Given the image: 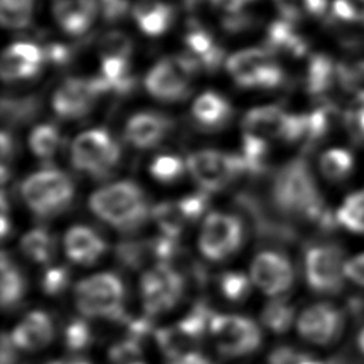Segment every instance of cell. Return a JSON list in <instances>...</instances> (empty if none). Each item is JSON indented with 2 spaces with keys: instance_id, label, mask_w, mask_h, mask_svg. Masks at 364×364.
Here are the masks:
<instances>
[{
  "instance_id": "1",
  "label": "cell",
  "mask_w": 364,
  "mask_h": 364,
  "mask_svg": "<svg viewBox=\"0 0 364 364\" xmlns=\"http://www.w3.org/2000/svg\"><path fill=\"white\" fill-rule=\"evenodd\" d=\"M272 199L276 209L286 216L304 218L321 226L333 223L314 176L301 159H293L276 172L272 182Z\"/></svg>"
},
{
  "instance_id": "2",
  "label": "cell",
  "mask_w": 364,
  "mask_h": 364,
  "mask_svg": "<svg viewBox=\"0 0 364 364\" xmlns=\"http://www.w3.org/2000/svg\"><path fill=\"white\" fill-rule=\"evenodd\" d=\"M88 203L100 219L121 232L139 229L149 215L145 192L131 181H119L95 191Z\"/></svg>"
},
{
  "instance_id": "3",
  "label": "cell",
  "mask_w": 364,
  "mask_h": 364,
  "mask_svg": "<svg viewBox=\"0 0 364 364\" xmlns=\"http://www.w3.org/2000/svg\"><path fill=\"white\" fill-rule=\"evenodd\" d=\"M124 284L112 273L90 276L74 289L75 304L87 317H104L114 321H127L124 311Z\"/></svg>"
},
{
  "instance_id": "4",
  "label": "cell",
  "mask_w": 364,
  "mask_h": 364,
  "mask_svg": "<svg viewBox=\"0 0 364 364\" xmlns=\"http://www.w3.org/2000/svg\"><path fill=\"white\" fill-rule=\"evenodd\" d=\"M21 195L33 213L51 218L68 208L74 196V183L63 171L44 168L24 179Z\"/></svg>"
},
{
  "instance_id": "5",
  "label": "cell",
  "mask_w": 364,
  "mask_h": 364,
  "mask_svg": "<svg viewBox=\"0 0 364 364\" xmlns=\"http://www.w3.org/2000/svg\"><path fill=\"white\" fill-rule=\"evenodd\" d=\"M121 158V148L111 134L102 128L81 132L73 142V165L94 178L109 175Z\"/></svg>"
},
{
  "instance_id": "6",
  "label": "cell",
  "mask_w": 364,
  "mask_h": 364,
  "mask_svg": "<svg viewBox=\"0 0 364 364\" xmlns=\"http://www.w3.org/2000/svg\"><path fill=\"white\" fill-rule=\"evenodd\" d=\"M186 168L205 192L220 191L242 173H247L242 155L213 149H202L188 155Z\"/></svg>"
},
{
  "instance_id": "7",
  "label": "cell",
  "mask_w": 364,
  "mask_h": 364,
  "mask_svg": "<svg viewBox=\"0 0 364 364\" xmlns=\"http://www.w3.org/2000/svg\"><path fill=\"white\" fill-rule=\"evenodd\" d=\"M200 70L192 54H182L158 61L145 77L148 92L162 101H179L189 92V82Z\"/></svg>"
},
{
  "instance_id": "8",
  "label": "cell",
  "mask_w": 364,
  "mask_h": 364,
  "mask_svg": "<svg viewBox=\"0 0 364 364\" xmlns=\"http://www.w3.org/2000/svg\"><path fill=\"white\" fill-rule=\"evenodd\" d=\"M226 67L237 85L246 88H274L284 81L283 70L267 48H245L232 54Z\"/></svg>"
},
{
  "instance_id": "9",
  "label": "cell",
  "mask_w": 364,
  "mask_h": 364,
  "mask_svg": "<svg viewBox=\"0 0 364 364\" xmlns=\"http://www.w3.org/2000/svg\"><path fill=\"white\" fill-rule=\"evenodd\" d=\"M218 350L228 357H240L255 351L262 341L257 324L237 314H213L209 326Z\"/></svg>"
},
{
  "instance_id": "10",
  "label": "cell",
  "mask_w": 364,
  "mask_h": 364,
  "mask_svg": "<svg viewBox=\"0 0 364 364\" xmlns=\"http://www.w3.org/2000/svg\"><path fill=\"white\" fill-rule=\"evenodd\" d=\"M243 226L237 216L223 212L209 213L199 235V249L210 260H223L242 245Z\"/></svg>"
},
{
  "instance_id": "11",
  "label": "cell",
  "mask_w": 364,
  "mask_h": 364,
  "mask_svg": "<svg viewBox=\"0 0 364 364\" xmlns=\"http://www.w3.org/2000/svg\"><path fill=\"white\" fill-rule=\"evenodd\" d=\"M344 266V253L337 245H314L306 252V279L309 286L316 291H338L346 276Z\"/></svg>"
},
{
  "instance_id": "12",
  "label": "cell",
  "mask_w": 364,
  "mask_h": 364,
  "mask_svg": "<svg viewBox=\"0 0 364 364\" xmlns=\"http://www.w3.org/2000/svg\"><path fill=\"white\" fill-rule=\"evenodd\" d=\"M142 303L149 316L172 309L183 293V277L169 263H158L141 279Z\"/></svg>"
},
{
  "instance_id": "13",
  "label": "cell",
  "mask_w": 364,
  "mask_h": 364,
  "mask_svg": "<svg viewBox=\"0 0 364 364\" xmlns=\"http://www.w3.org/2000/svg\"><path fill=\"white\" fill-rule=\"evenodd\" d=\"M109 92V87L100 75L95 78H68L53 95V109L64 119H77L87 115L97 98Z\"/></svg>"
},
{
  "instance_id": "14",
  "label": "cell",
  "mask_w": 364,
  "mask_h": 364,
  "mask_svg": "<svg viewBox=\"0 0 364 364\" xmlns=\"http://www.w3.org/2000/svg\"><path fill=\"white\" fill-rule=\"evenodd\" d=\"M252 280L266 294L277 296L293 284L294 270L284 255L264 250L252 263Z\"/></svg>"
},
{
  "instance_id": "15",
  "label": "cell",
  "mask_w": 364,
  "mask_h": 364,
  "mask_svg": "<svg viewBox=\"0 0 364 364\" xmlns=\"http://www.w3.org/2000/svg\"><path fill=\"white\" fill-rule=\"evenodd\" d=\"M343 327V316L328 303H316L307 307L297 320L300 336L314 344H328L337 338Z\"/></svg>"
},
{
  "instance_id": "16",
  "label": "cell",
  "mask_w": 364,
  "mask_h": 364,
  "mask_svg": "<svg viewBox=\"0 0 364 364\" xmlns=\"http://www.w3.org/2000/svg\"><path fill=\"white\" fill-rule=\"evenodd\" d=\"M46 60V51L37 44L27 41L14 43L3 53L1 77L4 81L33 78L40 73Z\"/></svg>"
},
{
  "instance_id": "17",
  "label": "cell",
  "mask_w": 364,
  "mask_h": 364,
  "mask_svg": "<svg viewBox=\"0 0 364 364\" xmlns=\"http://www.w3.org/2000/svg\"><path fill=\"white\" fill-rule=\"evenodd\" d=\"M169 117L158 112H138L125 125V139L135 148L146 149L158 145L171 131Z\"/></svg>"
},
{
  "instance_id": "18",
  "label": "cell",
  "mask_w": 364,
  "mask_h": 364,
  "mask_svg": "<svg viewBox=\"0 0 364 364\" xmlns=\"http://www.w3.org/2000/svg\"><path fill=\"white\" fill-rule=\"evenodd\" d=\"M97 10V0H53L57 24L71 36L82 34L94 21Z\"/></svg>"
},
{
  "instance_id": "19",
  "label": "cell",
  "mask_w": 364,
  "mask_h": 364,
  "mask_svg": "<svg viewBox=\"0 0 364 364\" xmlns=\"http://www.w3.org/2000/svg\"><path fill=\"white\" fill-rule=\"evenodd\" d=\"M64 249L67 256L80 264L97 262L107 249L105 240L87 226H73L64 236Z\"/></svg>"
},
{
  "instance_id": "20",
  "label": "cell",
  "mask_w": 364,
  "mask_h": 364,
  "mask_svg": "<svg viewBox=\"0 0 364 364\" xmlns=\"http://www.w3.org/2000/svg\"><path fill=\"white\" fill-rule=\"evenodd\" d=\"M11 341L24 350H38L46 347L54 337V326L44 311L28 313L13 330Z\"/></svg>"
},
{
  "instance_id": "21",
  "label": "cell",
  "mask_w": 364,
  "mask_h": 364,
  "mask_svg": "<svg viewBox=\"0 0 364 364\" xmlns=\"http://www.w3.org/2000/svg\"><path fill=\"white\" fill-rule=\"evenodd\" d=\"M287 112L276 105H264L250 109L243 119L245 132L264 138H280L283 136Z\"/></svg>"
},
{
  "instance_id": "22",
  "label": "cell",
  "mask_w": 364,
  "mask_h": 364,
  "mask_svg": "<svg viewBox=\"0 0 364 364\" xmlns=\"http://www.w3.org/2000/svg\"><path fill=\"white\" fill-rule=\"evenodd\" d=\"M131 14L139 28L152 37L165 33L173 18L172 7L161 0H138Z\"/></svg>"
},
{
  "instance_id": "23",
  "label": "cell",
  "mask_w": 364,
  "mask_h": 364,
  "mask_svg": "<svg viewBox=\"0 0 364 364\" xmlns=\"http://www.w3.org/2000/svg\"><path fill=\"white\" fill-rule=\"evenodd\" d=\"M192 115L203 128L216 129L223 127L232 115L230 104L216 92H203L192 107Z\"/></svg>"
},
{
  "instance_id": "24",
  "label": "cell",
  "mask_w": 364,
  "mask_h": 364,
  "mask_svg": "<svg viewBox=\"0 0 364 364\" xmlns=\"http://www.w3.org/2000/svg\"><path fill=\"white\" fill-rule=\"evenodd\" d=\"M185 44L189 50V54L198 60L200 68L213 71L223 61L225 53L222 47H219L212 36L199 26L191 28L185 37Z\"/></svg>"
},
{
  "instance_id": "25",
  "label": "cell",
  "mask_w": 364,
  "mask_h": 364,
  "mask_svg": "<svg viewBox=\"0 0 364 364\" xmlns=\"http://www.w3.org/2000/svg\"><path fill=\"white\" fill-rule=\"evenodd\" d=\"M267 50L272 53H284L293 57H301L307 51V43L300 34H297L294 23L283 18L269 26Z\"/></svg>"
},
{
  "instance_id": "26",
  "label": "cell",
  "mask_w": 364,
  "mask_h": 364,
  "mask_svg": "<svg viewBox=\"0 0 364 364\" xmlns=\"http://www.w3.org/2000/svg\"><path fill=\"white\" fill-rule=\"evenodd\" d=\"M338 80V64H334L331 58L324 54H316L310 58L307 65V90L313 95H321L333 82Z\"/></svg>"
},
{
  "instance_id": "27",
  "label": "cell",
  "mask_w": 364,
  "mask_h": 364,
  "mask_svg": "<svg viewBox=\"0 0 364 364\" xmlns=\"http://www.w3.org/2000/svg\"><path fill=\"white\" fill-rule=\"evenodd\" d=\"M26 293V280L21 272L9 262L6 253L1 255V306L14 307Z\"/></svg>"
},
{
  "instance_id": "28",
  "label": "cell",
  "mask_w": 364,
  "mask_h": 364,
  "mask_svg": "<svg viewBox=\"0 0 364 364\" xmlns=\"http://www.w3.org/2000/svg\"><path fill=\"white\" fill-rule=\"evenodd\" d=\"M23 253L37 263H47L55 252V240L44 229H33L26 233L20 242Z\"/></svg>"
},
{
  "instance_id": "29",
  "label": "cell",
  "mask_w": 364,
  "mask_h": 364,
  "mask_svg": "<svg viewBox=\"0 0 364 364\" xmlns=\"http://www.w3.org/2000/svg\"><path fill=\"white\" fill-rule=\"evenodd\" d=\"M40 101L33 97H4L1 101V118L9 125H18L30 121L37 115Z\"/></svg>"
},
{
  "instance_id": "30",
  "label": "cell",
  "mask_w": 364,
  "mask_h": 364,
  "mask_svg": "<svg viewBox=\"0 0 364 364\" xmlns=\"http://www.w3.org/2000/svg\"><path fill=\"white\" fill-rule=\"evenodd\" d=\"M152 218L161 232L169 237H179L188 220L185 219L178 202H162L152 209Z\"/></svg>"
},
{
  "instance_id": "31",
  "label": "cell",
  "mask_w": 364,
  "mask_h": 364,
  "mask_svg": "<svg viewBox=\"0 0 364 364\" xmlns=\"http://www.w3.org/2000/svg\"><path fill=\"white\" fill-rule=\"evenodd\" d=\"M354 168V158L347 149L333 148L326 151L320 158L321 173L331 181L347 178Z\"/></svg>"
},
{
  "instance_id": "32",
  "label": "cell",
  "mask_w": 364,
  "mask_h": 364,
  "mask_svg": "<svg viewBox=\"0 0 364 364\" xmlns=\"http://www.w3.org/2000/svg\"><path fill=\"white\" fill-rule=\"evenodd\" d=\"M337 222L351 232L364 233V191L346 198L337 210Z\"/></svg>"
},
{
  "instance_id": "33",
  "label": "cell",
  "mask_w": 364,
  "mask_h": 364,
  "mask_svg": "<svg viewBox=\"0 0 364 364\" xmlns=\"http://www.w3.org/2000/svg\"><path fill=\"white\" fill-rule=\"evenodd\" d=\"M294 318V307L284 299L269 301L262 311V323L276 333L286 331Z\"/></svg>"
},
{
  "instance_id": "34",
  "label": "cell",
  "mask_w": 364,
  "mask_h": 364,
  "mask_svg": "<svg viewBox=\"0 0 364 364\" xmlns=\"http://www.w3.org/2000/svg\"><path fill=\"white\" fill-rule=\"evenodd\" d=\"M34 0H0V18L7 28H23L31 21Z\"/></svg>"
},
{
  "instance_id": "35",
  "label": "cell",
  "mask_w": 364,
  "mask_h": 364,
  "mask_svg": "<svg viewBox=\"0 0 364 364\" xmlns=\"http://www.w3.org/2000/svg\"><path fill=\"white\" fill-rule=\"evenodd\" d=\"M60 141H61L60 132L51 124L37 125L31 131L30 138H28V144H30L33 154H36L37 156H40L43 159H47L54 155L55 149L60 145Z\"/></svg>"
},
{
  "instance_id": "36",
  "label": "cell",
  "mask_w": 364,
  "mask_h": 364,
  "mask_svg": "<svg viewBox=\"0 0 364 364\" xmlns=\"http://www.w3.org/2000/svg\"><path fill=\"white\" fill-rule=\"evenodd\" d=\"M266 155H267V141L257 135L243 132V145H242V156L247 166V173L256 175L262 173L266 166Z\"/></svg>"
},
{
  "instance_id": "37",
  "label": "cell",
  "mask_w": 364,
  "mask_h": 364,
  "mask_svg": "<svg viewBox=\"0 0 364 364\" xmlns=\"http://www.w3.org/2000/svg\"><path fill=\"white\" fill-rule=\"evenodd\" d=\"M118 260L129 269H139L149 257H154L151 240H128L117 246Z\"/></svg>"
},
{
  "instance_id": "38",
  "label": "cell",
  "mask_w": 364,
  "mask_h": 364,
  "mask_svg": "<svg viewBox=\"0 0 364 364\" xmlns=\"http://www.w3.org/2000/svg\"><path fill=\"white\" fill-rule=\"evenodd\" d=\"M338 82L346 91L364 102V60L353 64H338Z\"/></svg>"
},
{
  "instance_id": "39",
  "label": "cell",
  "mask_w": 364,
  "mask_h": 364,
  "mask_svg": "<svg viewBox=\"0 0 364 364\" xmlns=\"http://www.w3.org/2000/svg\"><path fill=\"white\" fill-rule=\"evenodd\" d=\"M132 53V41L122 31H108L100 41L101 58H125L128 60Z\"/></svg>"
},
{
  "instance_id": "40",
  "label": "cell",
  "mask_w": 364,
  "mask_h": 364,
  "mask_svg": "<svg viewBox=\"0 0 364 364\" xmlns=\"http://www.w3.org/2000/svg\"><path fill=\"white\" fill-rule=\"evenodd\" d=\"M183 169H185L183 161L178 155H172V154L158 155L149 166L152 176L166 183L179 179L183 173Z\"/></svg>"
},
{
  "instance_id": "41",
  "label": "cell",
  "mask_w": 364,
  "mask_h": 364,
  "mask_svg": "<svg viewBox=\"0 0 364 364\" xmlns=\"http://www.w3.org/2000/svg\"><path fill=\"white\" fill-rule=\"evenodd\" d=\"M223 296L232 301H242L250 291V280L242 272H228L219 277Z\"/></svg>"
},
{
  "instance_id": "42",
  "label": "cell",
  "mask_w": 364,
  "mask_h": 364,
  "mask_svg": "<svg viewBox=\"0 0 364 364\" xmlns=\"http://www.w3.org/2000/svg\"><path fill=\"white\" fill-rule=\"evenodd\" d=\"M91 328L90 326L80 318H74L68 323L64 331V340L68 348L82 350L91 343Z\"/></svg>"
},
{
  "instance_id": "43",
  "label": "cell",
  "mask_w": 364,
  "mask_h": 364,
  "mask_svg": "<svg viewBox=\"0 0 364 364\" xmlns=\"http://www.w3.org/2000/svg\"><path fill=\"white\" fill-rule=\"evenodd\" d=\"M70 282V270L65 266H53L41 277V289L47 294L61 293Z\"/></svg>"
},
{
  "instance_id": "44",
  "label": "cell",
  "mask_w": 364,
  "mask_h": 364,
  "mask_svg": "<svg viewBox=\"0 0 364 364\" xmlns=\"http://www.w3.org/2000/svg\"><path fill=\"white\" fill-rule=\"evenodd\" d=\"M108 355L112 364H136L142 361L139 343L131 338L114 344Z\"/></svg>"
},
{
  "instance_id": "45",
  "label": "cell",
  "mask_w": 364,
  "mask_h": 364,
  "mask_svg": "<svg viewBox=\"0 0 364 364\" xmlns=\"http://www.w3.org/2000/svg\"><path fill=\"white\" fill-rule=\"evenodd\" d=\"M176 202H178L182 213H183L185 219L188 222H193L198 218H200L203 215V212L206 210L208 203H209V198H208V193L203 191V192H198V193L183 196L182 199H179Z\"/></svg>"
},
{
  "instance_id": "46",
  "label": "cell",
  "mask_w": 364,
  "mask_h": 364,
  "mask_svg": "<svg viewBox=\"0 0 364 364\" xmlns=\"http://www.w3.org/2000/svg\"><path fill=\"white\" fill-rule=\"evenodd\" d=\"M306 354L291 347H279L269 355V364H300Z\"/></svg>"
},
{
  "instance_id": "47",
  "label": "cell",
  "mask_w": 364,
  "mask_h": 364,
  "mask_svg": "<svg viewBox=\"0 0 364 364\" xmlns=\"http://www.w3.org/2000/svg\"><path fill=\"white\" fill-rule=\"evenodd\" d=\"M284 20L296 23L304 11V0H274Z\"/></svg>"
},
{
  "instance_id": "48",
  "label": "cell",
  "mask_w": 364,
  "mask_h": 364,
  "mask_svg": "<svg viewBox=\"0 0 364 364\" xmlns=\"http://www.w3.org/2000/svg\"><path fill=\"white\" fill-rule=\"evenodd\" d=\"M344 273L346 277H348L354 283L364 286V253L355 255L354 257L346 260Z\"/></svg>"
},
{
  "instance_id": "49",
  "label": "cell",
  "mask_w": 364,
  "mask_h": 364,
  "mask_svg": "<svg viewBox=\"0 0 364 364\" xmlns=\"http://www.w3.org/2000/svg\"><path fill=\"white\" fill-rule=\"evenodd\" d=\"M127 327H128V333H129V338L134 341L142 340L144 337H146L151 330H152V323L149 320V317H141V318H128L127 321Z\"/></svg>"
},
{
  "instance_id": "50",
  "label": "cell",
  "mask_w": 364,
  "mask_h": 364,
  "mask_svg": "<svg viewBox=\"0 0 364 364\" xmlns=\"http://www.w3.org/2000/svg\"><path fill=\"white\" fill-rule=\"evenodd\" d=\"M97 6L101 9L107 20H118L127 11V0H97Z\"/></svg>"
},
{
  "instance_id": "51",
  "label": "cell",
  "mask_w": 364,
  "mask_h": 364,
  "mask_svg": "<svg viewBox=\"0 0 364 364\" xmlns=\"http://www.w3.org/2000/svg\"><path fill=\"white\" fill-rule=\"evenodd\" d=\"M250 1L252 0H210V4L216 10L222 11L228 16H232V14L240 13L243 10V7Z\"/></svg>"
},
{
  "instance_id": "52",
  "label": "cell",
  "mask_w": 364,
  "mask_h": 364,
  "mask_svg": "<svg viewBox=\"0 0 364 364\" xmlns=\"http://www.w3.org/2000/svg\"><path fill=\"white\" fill-rule=\"evenodd\" d=\"M347 118H348L350 128L353 129L354 135L364 141V107L357 109L355 112L350 114Z\"/></svg>"
},
{
  "instance_id": "53",
  "label": "cell",
  "mask_w": 364,
  "mask_h": 364,
  "mask_svg": "<svg viewBox=\"0 0 364 364\" xmlns=\"http://www.w3.org/2000/svg\"><path fill=\"white\" fill-rule=\"evenodd\" d=\"M328 7V0H304V13L314 17L324 16Z\"/></svg>"
},
{
  "instance_id": "54",
  "label": "cell",
  "mask_w": 364,
  "mask_h": 364,
  "mask_svg": "<svg viewBox=\"0 0 364 364\" xmlns=\"http://www.w3.org/2000/svg\"><path fill=\"white\" fill-rule=\"evenodd\" d=\"M14 343L6 333L1 336V364H14Z\"/></svg>"
},
{
  "instance_id": "55",
  "label": "cell",
  "mask_w": 364,
  "mask_h": 364,
  "mask_svg": "<svg viewBox=\"0 0 364 364\" xmlns=\"http://www.w3.org/2000/svg\"><path fill=\"white\" fill-rule=\"evenodd\" d=\"M44 51L47 60H51L54 63H64L68 60V50L63 46H50Z\"/></svg>"
},
{
  "instance_id": "56",
  "label": "cell",
  "mask_w": 364,
  "mask_h": 364,
  "mask_svg": "<svg viewBox=\"0 0 364 364\" xmlns=\"http://www.w3.org/2000/svg\"><path fill=\"white\" fill-rule=\"evenodd\" d=\"M171 364H213L212 361H209L208 358L202 357L200 354H198L196 351L195 353H191V354H186L181 358H176V360H172Z\"/></svg>"
},
{
  "instance_id": "57",
  "label": "cell",
  "mask_w": 364,
  "mask_h": 364,
  "mask_svg": "<svg viewBox=\"0 0 364 364\" xmlns=\"http://www.w3.org/2000/svg\"><path fill=\"white\" fill-rule=\"evenodd\" d=\"M11 145H13V142H11L10 135L7 134V131H3V132H1V152H3V156H4V158H6L7 155H10V152H11Z\"/></svg>"
},
{
  "instance_id": "58",
  "label": "cell",
  "mask_w": 364,
  "mask_h": 364,
  "mask_svg": "<svg viewBox=\"0 0 364 364\" xmlns=\"http://www.w3.org/2000/svg\"><path fill=\"white\" fill-rule=\"evenodd\" d=\"M300 364H326V363H323V361H320V360H317V358H314V357H310V355H304L303 357V360L300 361Z\"/></svg>"
},
{
  "instance_id": "59",
  "label": "cell",
  "mask_w": 364,
  "mask_h": 364,
  "mask_svg": "<svg viewBox=\"0 0 364 364\" xmlns=\"http://www.w3.org/2000/svg\"><path fill=\"white\" fill-rule=\"evenodd\" d=\"M357 346H358L360 351L364 354V328L357 336Z\"/></svg>"
},
{
  "instance_id": "60",
  "label": "cell",
  "mask_w": 364,
  "mask_h": 364,
  "mask_svg": "<svg viewBox=\"0 0 364 364\" xmlns=\"http://www.w3.org/2000/svg\"><path fill=\"white\" fill-rule=\"evenodd\" d=\"M68 364H90V363L85 361V360H74V361H71Z\"/></svg>"
},
{
  "instance_id": "61",
  "label": "cell",
  "mask_w": 364,
  "mask_h": 364,
  "mask_svg": "<svg viewBox=\"0 0 364 364\" xmlns=\"http://www.w3.org/2000/svg\"><path fill=\"white\" fill-rule=\"evenodd\" d=\"M47 364H64V363H61V361H50Z\"/></svg>"
},
{
  "instance_id": "62",
  "label": "cell",
  "mask_w": 364,
  "mask_h": 364,
  "mask_svg": "<svg viewBox=\"0 0 364 364\" xmlns=\"http://www.w3.org/2000/svg\"><path fill=\"white\" fill-rule=\"evenodd\" d=\"M136 364H145V363H144V361H139V363H136Z\"/></svg>"
}]
</instances>
